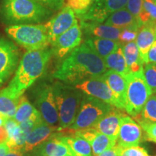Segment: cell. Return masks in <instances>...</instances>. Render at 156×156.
I'll use <instances>...</instances> for the list:
<instances>
[{
  "label": "cell",
  "instance_id": "cell-6",
  "mask_svg": "<svg viewBox=\"0 0 156 156\" xmlns=\"http://www.w3.org/2000/svg\"><path fill=\"white\" fill-rule=\"evenodd\" d=\"M125 78L127 87L124 109L130 116L136 117L141 113L153 93L145 80L143 69L136 73H130Z\"/></svg>",
  "mask_w": 156,
  "mask_h": 156
},
{
  "label": "cell",
  "instance_id": "cell-28",
  "mask_svg": "<svg viewBox=\"0 0 156 156\" xmlns=\"http://www.w3.org/2000/svg\"><path fill=\"white\" fill-rule=\"evenodd\" d=\"M37 112L38 110L29 102L27 98L23 95L20 99L19 105L13 119L20 124L28 120Z\"/></svg>",
  "mask_w": 156,
  "mask_h": 156
},
{
  "label": "cell",
  "instance_id": "cell-44",
  "mask_svg": "<svg viewBox=\"0 0 156 156\" xmlns=\"http://www.w3.org/2000/svg\"><path fill=\"white\" fill-rule=\"evenodd\" d=\"M6 119L5 118H3V117H2L0 116V126H2V125H4V124H5Z\"/></svg>",
  "mask_w": 156,
  "mask_h": 156
},
{
  "label": "cell",
  "instance_id": "cell-18",
  "mask_svg": "<svg viewBox=\"0 0 156 156\" xmlns=\"http://www.w3.org/2000/svg\"><path fill=\"white\" fill-rule=\"evenodd\" d=\"M56 135L35 147L26 156H75L70 148Z\"/></svg>",
  "mask_w": 156,
  "mask_h": 156
},
{
  "label": "cell",
  "instance_id": "cell-7",
  "mask_svg": "<svg viewBox=\"0 0 156 156\" xmlns=\"http://www.w3.org/2000/svg\"><path fill=\"white\" fill-rule=\"evenodd\" d=\"M114 107L104 101L84 94L75 122L68 128L70 134L77 130L93 128Z\"/></svg>",
  "mask_w": 156,
  "mask_h": 156
},
{
  "label": "cell",
  "instance_id": "cell-29",
  "mask_svg": "<svg viewBox=\"0 0 156 156\" xmlns=\"http://www.w3.org/2000/svg\"><path fill=\"white\" fill-rule=\"evenodd\" d=\"M137 122L145 123H156V96L151 97L140 113Z\"/></svg>",
  "mask_w": 156,
  "mask_h": 156
},
{
  "label": "cell",
  "instance_id": "cell-38",
  "mask_svg": "<svg viewBox=\"0 0 156 156\" xmlns=\"http://www.w3.org/2000/svg\"><path fill=\"white\" fill-rule=\"evenodd\" d=\"M124 150V149H123L122 147H121L120 146L117 145L116 144L114 147L109 148V149L106 150V151L103 152L102 153L99 154L97 156H121Z\"/></svg>",
  "mask_w": 156,
  "mask_h": 156
},
{
  "label": "cell",
  "instance_id": "cell-9",
  "mask_svg": "<svg viewBox=\"0 0 156 156\" xmlns=\"http://www.w3.org/2000/svg\"><path fill=\"white\" fill-rule=\"evenodd\" d=\"M128 0H94L85 14L77 16L80 21L103 23L114 12L125 8Z\"/></svg>",
  "mask_w": 156,
  "mask_h": 156
},
{
  "label": "cell",
  "instance_id": "cell-46",
  "mask_svg": "<svg viewBox=\"0 0 156 156\" xmlns=\"http://www.w3.org/2000/svg\"><path fill=\"white\" fill-rule=\"evenodd\" d=\"M154 1H155V2H156V0H154Z\"/></svg>",
  "mask_w": 156,
  "mask_h": 156
},
{
  "label": "cell",
  "instance_id": "cell-26",
  "mask_svg": "<svg viewBox=\"0 0 156 156\" xmlns=\"http://www.w3.org/2000/svg\"><path fill=\"white\" fill-rule=\"evenodd\" d=\"M103 60L107 69H110V70L116 72L124 77H126L130 73L126 66L122 45Z\"/></svg>",
  "mask_w": 156,
  "mask_h": 156
},
{
  "label": "cell",
  "instance_id": "cell-42",
  "mask_svg": "<svg viewBox=\"0 0 156 156\" xmlns=\"http://www.w3.org/2000/svg\"><path fill=\"white\" fill-rule=\"evenodd\" d=\"M9 151V148L6 142L0 144V156H5L6 154L8 153Z\"/></svg>",
  "mask_w": 156,
  "mask_h": 156
},
{
  "label": "cell",
  "instance_id": "cell-45",
  "mask_svg": "<svg viewBox=\"0 0 156 156\" xmlns=\"http://www.w3.org/2000/svg\"><path fill=\"white\" fill-rule=\"evenodd\" d=\"M121 156H126V155H125V154H124V151H123V153H122V155H121Z\"/></svg>",
  "mask_w": 156,
  "mask_h": 156
},
{
  "label": "cell",
  "instance_id": "cell-10",
  "mask_svg": "<svg viewBox=\"0 0 156 156\" xmlns=\"http://www.w3.org/2000/svg\"><path fill=\"white\" fill-rule=\"evenodd\" d=\"M35 104L44 122L55 126L58 122V114L52 85L45 84L37 90Z\"/></svg>",
  "mask_w": 156,
  "mask_h": 156
},
{
  "label": "cell",
  "instance_id": "cell-43",
  "mask_svg": "<svg viewBox=\"0 0 156 156\" xmlns=\"http://www.w3.org/2000/svg\"><path fill=\"white\" fill-rule=\"evenodd\" d=\"M23 153L21 151H16V150H9L8 153L5 156H24Z\"/></svg>",
  "mask_w": 156,
  "mask_h": 156
},
{
  "label": "cell",
  "instance_id": "cell-34",
  "mask_svg": "<svg viewBox=\"0 0 156 156\" xmlns=\"http://www.w3.org/2000/svg\"><path fill=\"white\" fill-rule=\"evenodd\" d=\"M142 129L145 131L147 138L150 141L156 142V123H145L138 122Z\"/></svg>",
  "mask_w": 156,
  "mask_h": 156
},
{
  "label": "cell",
  "instance_id": "cell-4",
  "mask_svg": "<svg viewBox=\"0 0 156 156\" xmlns=\"http://www.w3.org/2000/svg\"><path fill=\"white\" fill-rule=\"evenodd\" d=\"M58 114V131L68 129L75 122L80 108L84 93L81 90L57 81L52 85Z\"/></svg>",
  "mask_w": 156,
  "mask_h": 156
},
{
  "label": "cell",
  "instance_id": "cell-2",
  "mask_svg": "<svg viewBox=\"0 0 156 156\" xmlns=\"http://www.w3.org/2000/svg\"><path fill=\"white\" fill-rule=\"evenodd\" d=\"M52 53L50 48L28 51L20 62L15 75L8 87L20 95L41 77L47 67Z\"/></svg>",
  "mask_w": 156,
  "mask_h": 156
},
{
  "label": "cell",
  "instance_id": "cell-30",
  "mask_svg": "<svg viewBox=\"0 0 156 156\" xmlns=\"http://www.w3.org/2000/svg\"><path fill=\"white\" fill-rule=\"evenodd\" d=\"M139 18L142 25L147 23L156 24V2L154 0H143Z\"/></svg>",
  "mask_w": 156,
  "mask_h": 156
},
{
  "label": "cell",
  "instance_id": "cell-8",
  "mask_svg": "<svg viewBox=\"0 0 156 156\" xmlns=\"http://www.w3.org/2000/svg\"><path fill=\"white\" fill-rule=\"evenodd\" d=\"M20 51L11 41L0 38V86L14 73L19 64Z\"/></svg>",
  "mask_w": 156,
  "mask_h": 156
},
{
  "label": "cell",
  "instance_id": "cell-27",
  "mask_svg": "<svg viewBox=\"0 0 156 156\" xmlns=\"http://www.w3.org/2000/svg\"><path fill=\"white\" fill-rule=\"evenodd\" d=\"M85 42L90 45L95 50V51L103 59L109 54L113 53L122 45L119 41L99 38H95V37L88 38L85 40Z\"/></svg>",
  "mask_w": 156,
  "mask_h": 156
},
{
  "label": "cell",
  "instance_id": "cell-32",
  "mask_svg": "<svg viewBox=\"0 0 156 156\" xmlns=\"http://www.w3.org/2000/svg\"><path fill=\"white\" fill-rule=\"evenodd\" d=\"M144 76L152 93H156V63L145 64L143 67Z\"/></svg>",
  "mask_w": 156,
  "mask_h": 156
},
{
  "label": "cell",
  "instance_id": "cell-31",
  "mask_svg": "<svg viewBox=\"0 0 156 156\" xmlns=\"http://www.w3.org/2000/svg\"><path fill=\"white\" fill-rule=\"evenodd\" d=\"M94 0H67L66 6L69 7L76 17L85 14L88 10Z\"/></svg>",
  "mask_w": 156,
  "mask_h": 156
},
{
  "label": "cell",
  "instance_id": "cell-1",
  "mask_svg": "<svg viewBox=\"0 0 156 156\" xmlns=\"http://www.w3.org/2000/svg\"><path fill=\"white\" fill-rule=\"evenodd\" d=\"M107 71L103 58L86 42L74 49L64 59L53 77L68 85L101 77Z\"/></svg>",
  "mask_w": 156,
  "mask_h": 156
},
{
  "label": "cell",
  "instance_id": "cell-22",
  "mask_svg": "<svg viewBox=\"0 0 156 156\" xmlns=\"http://www.w3.org/2000/svg\"><path fill=\"white\" fill-rule=\"evenodd\" d=\"M101 77L106 82L109 88L114 93L117 101L122 106V108H125L126 87H127L126 78L112 70L106 71L101 76Z\"/></svg>",
  "mask_w": 156,
  "mask_h": 156
},
{
  "label": "cell",
  "instance_id": "cell-23",
  "mask_svg": "<svg viewBox=\"0 0 156 156\" xmlns=\"http://www.w3.org/2000/svg\"><path fill=\"white\" fill-rule=\"evenodd\" d=\"M20 95L12 91L9 87L0 91V116L6 120L13 118L19 105Z\"/></svg>",
  "mask_w": 156,
  "mask_h": 156
},
{
  "label": "cell",
  "instance_id": "cell-17",
  "mask_svg": "<svg viewBox=\"0 0 156 156\" xmlns=\"http://www.w3.org/2000/svg\"><path fill=\"white\" fill-rule=\"evenodd\" d=\"M122 109L114 107L93 128L116 142L119 136L121 120L124 116Z\"/></svg>",
  "mask_w": 156,
  "mask_h": 156
},
{
  "label": "cell",
  "instance_id": "cell-3",
  "mask_svg": "<svg viewBox=\"0 0 156 156\" xmlns=\"http://www.w3.org/2000/svg\"><path fill=\"white\" fill-rule=\"evenodd\" d=\"M1 14L6 24L12 25L44 22L53 12L35 0H3Z\"/></svg>",
  "mask_w": 156,
  "mask_h": 156
},
{
  "label": "cell",
  "instance_id": "cell-35",
  "mask_svg": "<svg viewBox=\"0 0 156 156\" xmlns=\"http://www.w3.org/2000/svg\"><path fill=\"white\" fill-rule=\"evenodd\" d=\"M142 5H143V0H128L126 7L131 14L136 18H139L140 12L142 9Z\"/></svg>",
  "mask_w": 156,
  "mask_h": 156
},
{
  "label": "cell",
  "instance_id": "cell-21",
  "mask_svg": "<svg viewBox=\"0 0 156 156\" xmlns=\"http://www.w3.org/2000/svg\"><path fill=\"white\" fill-rule=\"evenodd\" d=\"M105 24L119 30L132 29L138 31L142 25L140 20L131 14L126 8L121 9L112 13L106 20Z\"/></svg>",
  "mask_w": 156,
  "mask_h": 156
},
{
  "label": "cell",
  "instance_id": "cell-13",
  "mask_svg": "<svg viewBox=\"0 0 156 156\" xmlns=\"http://www.w3.org/2000/svg\"><path fill=\"white\" fill-rule=\"evenodd\" d=\"M142 140V127L130 116L122 118L116 145L123 149L139 146Z\"/></svg>",
  "mask_w": 156,
  "mask_h": 156
},
{
  "label": "cell",
  "instance_id": "cell-36",
  "mask_svg": "<svg viewBox=\"0 0 156 156\" xmlns=\"http://www.w3.org/2000/svg\"><path fill=\"white\" fill-rule=\"evenodd\" d=\"M51 10H58L63 7L64 0H35Z\"/></svg>",
  "mask_w": 156,
  "mask_h": 156
},
{
  "label": "cell",
  "instance_id": "cell-40",
  "mask_svg": "<svg viewBox=\"0 0 156 156\" xmlns=\"http://www.w3.org/2000/svg\"><path fill=\"white\" fill-rule=\"evenodd\" d=\"M148 63H156V40L148 51L147 64Z\"/></svg>",
  "mask_w": 156,
  "mask_h": 156
},
{
  "label": "cell",
  "instance_id": "cell-20",
  "mask_svg": "<svg viewBox=\"0 0 156 156\" xmlns=\"http://www.w3.org/2000/svg\"><path fill=\"white\" fill-rule=\"evenodd\" d=\"M156 40V24L147 23L143 24L138 31L136 44L144 64H147V54Z\"/></svg>",
  "mask_w": 156,
  "mask_h": 156
},
{
  "label": "cell",
  "instance_id": "cell-19",
  "mask_svg": "<svg viewBox=\"0 0 156 156\" xmlns=\"http://www.w3.org/2000/svg\"><path fill=\"white\" fill-rule=\"evenodd\" d=\"M80 28L82 32L88 38L95 37L114 41H118L122 30L105 23L102 24L91 21H80Z\"/></svg>",
  "mask_w": 156,
  "mask_h": 156
},
{
  "label": "cell",
  "instance_id": "cell-39",
  "mask_svg": "<svg viewBox=\"0 0 156 156\" xmlns=\"http://www.w3.org/2000/svg\"><path fill=\"white\" fill-rule=\"evenodd\" d=\"M18 123L13 119V118L8 119L5 121V124H4V126H5L6 131H7L9 136H11V134H12V132H14V130L18 126Z\"/></svg>",
  "mask_w": 156,
  "mask_h": 156
},
{
  "label": "cell",
  "instance_id": "cell-5",
  "mask_svg": "<svg viewBox=\"0 0 156 156\" xmlns=\"http://www.w3.org/2000/svg\"><path fill=\"white\" fill-rule=\"evenodd\" d=\"M5 31L17 44L28 51L44 49L50 44L45 25H12L6 28Z\"/></svg>",
  "mask_w": 156,
  "mask_h": 156
},
{
  "label": "cell",
  "instance_id": "cell-41",
  "mask_svg": "<svg viewBox=\"0 0 156 156\" xmlns=\"http://www.w3.org/2000/svg\"><path fill=\"white\" fill-rule=\"evenodd\" d=\"M8 134L6 131L5 126H0V144L5 143L8 140Z\"/></svg>",
  "mask_w": 156,
  "mask_h": 156
},
{
  "label": "cell",
  "instance_id": "cell-33",
  "mask_svg": "<svg viewBox=\"0 0 156 156\" xmlns=\"http://www.w3.org/2000/svg\"><path fill=\"white\" fill-rule=\"evenodd\" d=\"M138 30L132 29H123L121 30L118 41L121 44H125L127 43L134 41L137 36Z\"/></svg>",
  "mask_w": 156,
  "mask_h": 156
},
{
  "label": "cell",
  "instance_id": "cell-37",
  "mask_svg": "<svg viewBox=\"0 0 156 156\" xmlns=\"http://www.w3.org/2000/svg\"><path fill=\"white\" fill-rule=\"evenodd\" d=\"M124 153L126 156H151L148 154L145 149L139 146L124 149Z\"/></svg>",
  "mask_w": 156,
  "mask_h": 156
},
{
  "label": "cell",
  "instance_id": "cell-16",
  "mask_svg": "<svg viewBox=\"0 0 156 156\" xmlns=\"http://www.w3.org/2000/svg\"><path fill=\"white\" fill-rule=\"evenodd\" d=\"M73 134L81 136L88 142L92 148L93 156L98 155L116 144V142L113 141L108 136L101 133L94 128L77 130L73 132Z\"/></svg>",
  "mask_w": 156,
  "mask_h": 156
},
{
  "label": "cell",
  "instance_id": "cell-14",
  "mask_svg": "<svg viewBox=\"0 0 156 156\" xmlns=\"http://www.w3.org/2000/svg\"><path fill=\"white\" fill-rule=\"evenodd\" d=\"M77 23L75 12L69 7L62 8V10L55 17L45 24L48 31L50 44H53L58 36L69 30Z\"/></svg>",
  "mask_w": 156,
  "mask_h": 156
},
{
  "label": "cell",
  "instance_id": "cell-24",
  "mask_svg": "<svg viewBox=\"0 0 156 156\" xmlns=\"http://www.w3.org/2000/svg\"><path fill=\"white\" fill-rule=\"evenodd\" d=\"M122 47L126 66L130 73H136L143 69L144 62L140 56L136 42L122 44Z\"/></svg>",
  "mask_w": 156,
  "mask_h": 156
},
{
  "label": "cell",
  "instance_id": "cell-15",
  "mask_svg": "<svg viewBox=\"0 0 156 156\" xmlns=\"http://www.w3.org/2000/svg\"><path fill=\"white\" fill-rule=\"evenodd\" d=\"M59 134L64 135V132L58 131L57 126H51L45 122L41 123L29 133L22 152L29 153L43 142Z\"/></svg>",
  "mask_w": 156,
  "mask_h": 156
},
{
  "label": "cell",
  "instance_id": "cell-12",
  "mask_svg": "<svg viewBox=\"0 0 156 156\" xmlns=\"http://www.w3.org/2000/svg\"><path fill=\"white\" fill-rule=\"evenodd\" d=\"M82 36L83 32L80 26L78 23H75L69 30L58 36L51 44L52 55L59 59L64 58L80 45Z\"/></svg>",
  "mask_w": 156,
  "mask_h": 156
},
{
  "label": "cell",
  "instance_id": "cell-25",
  "mask_svg": "<svg viewBox=\"0 0 156 156\" xmlns=\"http://www.w3.org/2000/svg\"><path fill=\"white\" fill-rule=\"evenodd\" d=\"M60 140L70 148L75 156H93L91 146L84 138L77 135H60Z\"/></svg>",
  "mask_w": 156,
  "mask_h": 156
},
{
  "label": "cell",
  "instance_id": "cell-11",
  "mask_svg": "<svg viewBox=\"0 0 156 156\" xmlns=\"http://www.w3.org/2000/svg\"><path fill=\"white\" fill-rule=\"evenodd\" d=\"M74 86L84 94L104 101L117 108L122 109L114 93L101 77L86 80Z\"/></svg>",
  "mask_w": 156,
  "mask_h": 156
}]
</instances>
